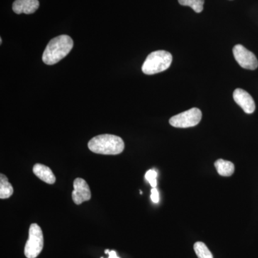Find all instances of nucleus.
I'll use <instances>...</instances> for the list:
<instances>
[{
    "label": "nucleus",
    "instance_id": "nucleus-8",
    "mask_svg": "<svg viewBox=\"0 0 258 258\" xmlns=\"http://www.w3.org/2000/svg\"><path fill=\"white\" fill-rule=\"evenodd\" d=\"M233 98L247 114H251L255 110V103L252 97L247 91L241 88H237L233 93Z\"/></svg>",
    "mask_w": 258,
    "mask_h": 258
},
{
    "label": "nucleus",
    "instance_id": "nucleus-15",
    "mask_svg": "<svg viewBox=\"0 0 258 258\" xmlns=\"http://www.w3.org/2000/svg\"><path fill=\"white\" fill-rule=\"evenodd\" d=\"M157 172L154 169H150L146 173V179L149 181V184L152 186V188H156L157 186Z\"/></svg>",
    "mask_w": 258,
    "mask_h": 258
},
{
    "label": "nucleus",
    "instance_id": "nucleus-7",
    "mask_svg": "<svg viewBox=\"0 0 258 258\" xmlns=\"http://www.w3.org/2000/svg\"><path fill=\"white\" fill-rule=\"evenodd\" d=\"M74 189L72 198L76 205H81L84 202L91 200V189L86 180L76 178L74 181Z\"/></svg>",
    "mask_w": 258,
    "mask_h": 258
},
{
    "label": "nucleus",
    "instance_id": "nucleus-6",
    "mask_svg": "<svg viewBox=\"0 0 258 258\" xmlns=\"http://www.w3.org/2000/svg\"><path fill=\"white\" fill-rule=\"evenodd\" d=\"M232 52L237 63L243 69L253 71L258 67V61L256 56L253 52L246 49L243 45H235Z\"/></svg>",
    "mask_w": 258,
    "mask_h": 258
},
{
    "label": "nucleus",
    "instance_id": "nucleus-10",
    "mask_svg": "<svg viewBox=\"0 0 258 258\" xmlns=\"http://www.w3.org/2000/svg\"><path fill=\"white\" fill-rule=\"evenodd\" d=\"M33 173L39 179L49 184H53L56 178L53 172L48 166L41 164H36L33 166Z\"/></svg>",
    "mask_w": 258,
    "mask_h": 258
},
{
    "label": "nucleus",
    "instance_id": "nucleus-16",
    "mask_svg": "<svg viewBox=\"0 0 258 258\" xmlns=\"http://www.w3.org/2000/svg\"><path fill=\"white\" fill-rule=\"evenodd\" d=\"M152 195H151V199L154 203H158L159 202V194L157 188H152Z\"/></svg>",
    "mask_w": 258,
    "mask_h": 258
},
{
    "label": "nucleus",
    "instance_id": "nucleus-13",
    "mask_svg": "<svg viewBox=\"0 0 258 258\" xmlns=\"http://www.w3.org/2000/svg\"><path fill=\"white\" fill-rule=\"evenodd\" d=\"M194 249L198 258H213L212 252L203 242H197L194 245Z\"/></svg>",
    "mask_w": 258,
    "mask_h": 258
},
{
    "label": "nucleus",
    "instance_id": "nucleus-18",
    "mask_svg": "<svg viewBox=\"0 0 258 258\" xmlns=\"http://www.w3.org/2000/svg\"><path fill=\"white\" fill-rule=\"evenodd\" d=\"M0 42H1V44H2V42H3V40H2V38H0Z\"/></svg>",
    "mask_w": 258,
    "mask_h": 258
},
{
    "label": "nucleus",
    "instance_id": "nucleus-3",
    "mask_svg": "<svg viewBox=\"0 0 258 258\" xmlns=\"http://www.w3.org/2000/svg\"><path fill=\"white\" fill-rule=\"evenodd\" d=\"M172 55L165 50L154 51L147 56L142 66V71L146 75L159 74L170 67Z\"/></svg>",
    "mask_w": 258,
    "mask_h": 258
},
{
    "label": "nucleus",
    "instance_id": "nucleus-12",
    "mask_svg": "<svg viewBox=\"0 0 258 258\" xmlns=\"http://www.w3.org/2000/svg\"><path fill=\"white\" fill-rule=\"evenodd\" d=\"M14 192L13 186L5 174H0V198L2 200L10 198Z\"/></svg>",
    "mask_w": 258,
    "mask_h": 258
},
{
    "label": "nucleus",
    "instance_id": "nucleus-1",
    "mask_svg": "<svg viewBox=\"0 0 258 258\" xmlns=\"http://www.w3.org/2000/svg\"><path fill=\"white\" fill-rule=\"evenodd\" d=\"M74 47V40L69 35H62L52 39L47 44L42 55V61L52 66L69 55Z\"/></svg>",
    "mask_w": 258,
    "mask_h": 258
},
{
    "label": "nucleus",
    "instance_id": "nucleus-9",
    "mask_svg": "<svg viewBox=\"0 0 258 258\" xmlns=\"http://www.w3.org/2000/svg\"><path fill=\"white\" fill-rule=\"evenodd\" d=\"M40 6L38 0H15L13 10L16 14H33Z\"/></svg>",
    "mask_w": 258,
    "mask_h": 258
},
{
    "label": "nucleus",
    "instance_id": "nucleus-14",
    "mask_svg": "<svg viewBox=\"0 0 258 258\" xmlns=\"http://www.w3.org/2000/svg\"><path fill=\"white\" fill-rule=\"evenodd\" d=\"M183 6L190 7L197 13H200L203 10L205 0H178Z\"/></svg>",
    "mask_w": 258,
    "mask_h": 258
},
{
    "label": "nucleus",
    "instance_id": "nucleus-2",
    "mask_svg": "<svg viewBox=\"0 0 258 258\" xmlns=\"http://www.w3.org/2000/svg\"><path fill=\"white\" fill-rule=\"evenodd\" d=\"M88 147L93 153L104 155H117L124 150L123 139L112 134H102L93 137L88 142Z\"/></svg>",
    "mask_w": 258,
    "mask_h": 258
},
{
    "label": "nucleus",
    "instance_id": "nucleus-5",
    "mask_svg": "<svg viewBox=\"0 0 258 258\" xmlns=\"http://www.w3.org/2000/svg\"><path fill=\"white\" fill-rule=\"evenodd\" d=\"M202 116V111L199 108H192L171 117L169 123L176 128H189L199 124Z\"/></svg>",
    "mask_w": 258,
    "mask_h": 258
},
{
    "label": "nucleus",
    "instance_id": "nucleus-17",
    "mask_svg": "<svg viewBox=\"0 0 258 258\" xmlns=\"http://www.w3.org/2000/svg\"><path fill=\"white\" fill-rule=\"evenodd\" d=\"M105 253L108 254V258H120L119 257H118L116 252H115V250H109V249H106V250H105Z\"/></svg>",
    "mask_w": 258,
    "mask_h": 258
},
{
    "label": "nucleus",
    "instance_id": "nucleus-11",
    "mask_svg": "<svg viewBox=\"0 0 258 258\" xmlns=\"http://www.w3.org/2000/svg\"><path fill=\"white\" fill-rule=\"evenodd\" d=\"M215 166L220 176H230L235 171V166L233 163L223 160V159H218L215 161Z\"/></svg>",
    "mask_w": 258,
    "mask_h": 258
},
{
    "label": "nucleus",
    "instance_id": "nucleus-4",
    "mask_svg": "<svg viewBox=\"0 0 258 258\" xmlns=\"http://www.w3.org/2000/svg\"><path fill=\"white\" fill-rule=\"evenodd\" d=\"M43 246L42 229L36 223L31 224L29 229L28 240L25 244V255L28 258H36L42 252Z\"/></svg>",
    "mask_w": 258,
    "mask_h": 258
}]
</instances>
